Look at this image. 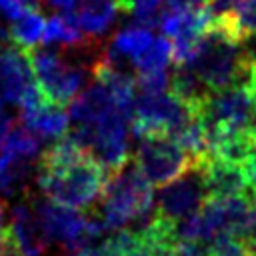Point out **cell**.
Wrapping results in <instances>:
<instances>
[{"instance_id":"obj_10","label":"cell","mask_w":256,"mask_h":256,"mask_svg":"<svg viewBox=\"0 0 256 256\" xmlns=\"http://www.w3.org/2000/svg\"><path fill=\"white\" fill-rule=\"evenodd\" d=\"M0 82L4 86L6 102L18 104L24 90L36 82L28 52L20 50L14 44H8L0 50Z\"/></svg>"},{"instance_id":"obj_23","label":"cell","mask_w":256,"mask_h":256,"mask_svg":"<svg viewBox=\"0 0 256 256\" xmlns=\"http://www.w3.org/2000/svg\"><path fill=\"white\" fill-rule=\"evenodd\" d=\"M134 84H136V88L140 90V94L166 92L168 86H170V72H168V70H158V72L136 74Z\"/></svg>"},{"instance_id":"obj_26","label":"cell","mask_w":256,"mask_h":256,"mask_svg":"<svg viewBox=\"0 0 256 256\" xmlns=\"http://www.w3.org/2000/svg\"><path fill=\"white\" fill-rule=\"evenodd\" d=\"M242 174H244L246 188H248L246 194L256 202V148H254V152L242 162Z\"/></svg>"},{"instance_id":"obj_29","label":"cell","mask_w":256,"mask_h":256,"mask_svg":"<svg viewBox=\"0 0 256 256\" xmlns=\"http://www.w3.org/2000/svg\"><path fill=\"white\" fill-rule=\"evenodd\" d=\"M204 4L206 0H166V8H198Z\"/></svg>"},{"instance_id":"obj_22","label":"cell","mask_w":256,"mask_h":256,"mask_svg":"<svg viewBox=\"0 0 256 256\" xmlns=\"http://www.w3.org/2000/svg\"><path fill=\"white\" fill-rule=\"evenodd\" d=\"M242 40L256 36V0H242L232 12H228Z\"/></svg>"},{"instance_id":"obj_11","label":"cell","mask_w":256,"mask_h":256,"mask_svg":"<svg viewBox=\"0 0 256 256\" xmlns=\"http://www.w3.org/2000/svg\"><path fill=\"white\" fill-rule=\"evenodd\" d=\"M152 40H154V36L150 32V28H144V26L134 24V26H128V28L118 30L112 36V40L108 42V46L100 50V56L108 64L124 70V64L126 62L132 64L150 46Z\"/></svg>"},{"instance_id":"obj_6","label":"cell","mask_w":256,"mask_h":256,"mask_svg":"<svg viewBox=\"0 0 256 256\" xmlns=\"http://www.w3.org/2000/svg\"><path fill=\"white\" fill-rule=\"evenodd\" d=\"M206 198L208 196H206L200 172L196 168H188L182 176L162 184L156 196L154 214L176 224L192 216L194 212H198Z\"/></svg>"},{"instance_id":"obj_24","label":"cell","mask_w":256,"mask_h":256,"mask_svg":"<svg viewBox=\"0 0 256 256\" xmlns=\"http://www.w3.org/2000/svg\"><path fill=\"white\" fill-rule=\"evenodd\" d=\"M210 256H248L246 244L238 238H222L212 244Z\"/></svg>"},{"instance_id":"obj_13","label":"cell","mask_w":256,"mask_h":256,"mask_svg":"<svg viewBox=\"0 0 256 256\" xmlns=\"http://www.w3.org/2000/svg\"><path fill=\"white\" fill-rule=\"evenodd\" d=\"M20 122L38 140H58L68 132V112L64 106L44 100L34 110H20Z\"/></svg>"},{"instance_id":"obj_15","label":"cell","mask_w":256,"mask_h":256,"mask_svg":"<svg viewBox=\"0 0 256 256\" xmlns=\"http://www.w3.org/2000/svg\"><path fill=\"white\" fill-rule=\"evenodd\" d=\"M76 6L78 26L92 40H100L122 14L120 0H78Z\"/></svg>"},{"instance_id":"obj_9","label":"cell","mask_w":256,"mask_h":256,"mask_svg":"<svg viewBox=\"0 0 256 256\" xmlns=\"http://www.w3.org/2000/svg\"><path fill=\"white\" fill-rule=\"evenodd\" d=\"M200 176L206 190V196L210 198H224L234 194L246 192V180L242 174V168L238 164H230L214 154L206 156L198 166H194Z\"/></svg>"},{"instance_id":"obj_34","label":"cell","mask_w":256,"mask_h":256,"mask_svg":"<svg viewBox=\"0 0 256 256\" xmlns=\"http://www.w3.org/2000/svg\"><path fill=\"white\" fill-rule=\"evenodd\" d=\"M246 250H248V256H256V244H246Z\"/></svg>"},{"instance_id":"obj_33","label":"cell","mask_w":256,"mask_h":256,"mask_svg":"<svg viewBox=\"0 0 256 256\" xmlns=\"http://www.w3.org/2000/svg\"><path fill=\"white\" fill-rule=\"evenodd\" d=\"M4 104H6V94H4V86L0 82V108H4Z\"/></svg>"},{"instance_id":"obj_7","label":"cell","mask_w":256,"mask_h":256,"mask_svg":"<svg viewBox=\"0 0 256 256\" xmlns=\"http://www.w3.org/2000/svg\"><path fill=\"white\" fill-rule=\"evenodd\" d=\"M46 236L32 202H18L10 210V222L4 228V252L10 256H42Z\"/></svg>"},{"instance_id":"obj_30","label":"cell","mask_w":256,"mask_h":256,"mask_svg":"<svg viewBox=\"0 0 256 256\" xmlns=\"http://www.w3.org/2000/svg\"><path fill=\"white\" fill-rule=\"evenodd\" d=\"M52 8H56V10H60V12H70V10H74L76 8V4H78V0H46Z\"/></svg>"},{"instance_id":"obj_8","label":"cell","mask_w":256,"mask_h":256,"mask_svg":"<svg viewBox=\"0 0 256 256\" xmlns=\"http://www.w3.org/2000/svg\"><path fill=\"white\" fill-rule=\"evenodd\" d=\"M32 206L36 210V216L48 242L62 244L66 250L80 238L86 224V216L78 208L58 204L50 198L32 200Z\"/></svg>"},{"instance_id":"obj_21","label":"cell","mask_w":256,"mask_h":256,"mask_svg":"<svg viewBox=\"0 0 256 256\" xmlns=\"http://www.w3.org/2000/svg\"><path fill=\"white\" fill-rule=\"evenodd\" d=\"M0 152L10 154V156H18V158H28L34 160L38 158L40 152V140L24 126L12 128L10 134L6 136V140L0 146Z\"/></svg>"},{"instance_id":"obj_12","label":"cell","mask_w":256,"mask_h":256,"mask_svg":"<svg viewBox=\"0 0 256 256\" xmlns=\"http://www.w3.org/2000/svg\"><path fill=\"white\" fill-rule=\"evenodd\" d=\"M114 110H118V108H116L112 94L100 82H94V84L86 86L84 90H80L70 100L68 118L74 124H92V122L102 120L104 116H108Z\"/></svg>"},{"instance_id":"obj_4","label":"cell","mask_w":256,"mask_h":256,"mask_svg":"<svg viewBox=\"0 0 256 256\" xmlns=\"http://www.w3.org/2000/svg\"><path fill=\"white\" fill-rule=\"evenodd\" d=\"M194 110L176 98L172 92L140 94L134 100L130 118V130L136 138L148 134H170L174 136L190 118Z\"/></svg>"},{"instance_id":"obj_32","label":"cell","mask_w":256,"mask_h":256,"mask_svg":"<svg viewBox=\"0 0 256 256\" xmlns=\"http://www.w3.org/2000/svg\"><path fill=\"white\" fill-rule=\"evenodd\" d=\"M4 212H6V208H4V202L0 200V256H2V252H4Z\"/></svg>"},{"instance_id":"obj_20","label":"cell","mask_w":256,"mask_h":256,"mask_svg":"<svg viewBox=\"0 0 256 256\" xmlns=\"http://www.w3.org/2000/svg\"><path fill=\"white\" fill-rule=\"evenodd\" d=\"M164 6H166V0H120L122 14L130 16L138 26H144V28L158 26Z\"/></svg>"},{"instance_id":"obj_19","label":"cell","mask_w":256,"mask_h":256,"mask_svg":"<svg viewBox=\"0 0 256 256\" xmlns=\"http://www.w3.org/2000/svg\"><path fill=\"white\" fill-rule=\"evenodd\" d=\"M170 64H172V42L164 34L154 38L150 42V46L132 62L136 74L168 70Z\"/></svg>"},{"instance_id":"obj_25","label":"cell","mask_w":256,"mask_h":256,"mask_svg":"<svg viewBox=\"0 0 256 256\" xmlns=\"http://www.w3.org/2000/svg\"><path fill=\"white\" fill-rule=\"evenodd\" d=\"M174 256H210V248L208 244L196 242V240H178L176 242V250Z\"/></svg>"},{"instance_id":"obj_28","label":"cell","mask_w":256,"mask_h":256,"mask_svg":"<svg viewBox=\"0 0 256 256\" xmlns=\"http://www.w3.org/2000/svg\"><path fill=\"white\" fill-rule=\"evenodd\" d=\"M14 128V118L12 114H8L4 108H0V146L6 140V136L10 134V130Z\"/></svg>"},{"instance_id":"obj_1","label":"cell","mask_w":256,"mask_h":256,"mask_svg":"<svg viewBox=\"0 0 256 256\" xmlns=\"http://www.w3.org/2000/svg\"><path fill=\"white\" fill-rule=\"evenodd\" d=\"M152 184L144 178L134 162L122 164L106 176L100 194V218L110 232L124 228L130 222H148L154 214Z\"/></svg>"},{"instance_id":"obj_31","label":"cell","mask_w":256,"mask_h":256,"mask_svg":"<svg viewBox=\"0 0 256 256\" xmlns=\"http://www.w3.org/2000/svg\"><path fill=\"white\" fill-rule=\"evenodd\" d=\"M246 132H248V136L252 138V142L256 144V106L252 108V114H250V118H248V122H246Z\"/></svg>"},{"instance_id":"obj_3","label":"cell","mask_w":256,"mask_h":256,"mask_svg":"<svg viewBox=\"0 0 256 256\" xmlns=\"http://www.w3.org/2000/svg\"><path fill=\"white\" fill-rule=\"evenodd\" d=\"M28 58L36 84L40 86L44 98L52 104H68L86 86L90 68H86L84 64H68L60 52L48 48H32L28 52Z\"/></svg>"},{"instance_id":"obj_17","label":"cell","mask_w":256,"mask_h":256,"mask_svg":"<svg viewBox=\"0 0 256 256\" xmlns=\"http://www.w3.org/2000/svg\"><path fill=\"white\" fill-rule=\"evenodd\" d=\"M44 26L46 20L38 10H28L22 16L10 20V28L6 38L10 40V44L18 46L24 52H30L32 48H36V44L42 42V34H44Z\"/></svg>"},{"instance_id":"obj_27","label":"cell","mask_w":256,"mask_h":256,"mask_svg":"<svg viewBox=\"0 0 256 256\" xmlns=\"http://www.w3.org/2000/svg\"><path fill=\"white\" fill-rule=\"evenodd\" d=\"M242 0H206V8L210 10L212 16H222V14H228L232 12Z\"/></svg>"},{"instance_id":"obj_5","label":"cell","mask_w":256,"mask_h":256,"mask_svg":"<svg viewBox=\"0 0 256 256\" xmlns=\"http://www.w3.org/2000/svg\"><path fill=\"white\" fill-rule=\"evenodd\" d=\"M138 140L134 164L152 186H162L192 168L190 156L170 134H148Z\"/></svg>"},{"instance_id":"obj_2","label":"cell","mask_w":256,"mask_h":256,"mask_svg":"<svg viewBox=\"0 0 256 256\" xmlns=\"http://www.w3.org/2000/svg\"><path fill=\"white\" fill-rule=\"evenodd\" d=\"M106 176L108 174L102 170V166L86 154L60 170L40 168L36 180L46 198L80 210L88 208L96 198H100Z\"/></svg>"},{"instance_id":"obj_14","label":"cell","mask_w":256,"mask_h":256,"mask_svg":"<svg viewBox=\"0 0 256 256\" xmlns=\"http://www.w3.org/2000/svg\"><path fill=\"white\" fill-rule=\"evenodd\" d=\"M42 44H46V46L56 44V46L70 48V50H90L92 52V48H96L98 40H92L82 32L74 12L70 10V12L54 14L46 20Z\"/></svg>"},{"instance_id":"obj_35","label":"cell","mask_w":256,"mask_h":256,"mask_svg":"<svg viewBox=\"0 0 256 256\" xmlns=\"http://www.w3.org/2000/svg\"><path fill=\"white\" fill-rule=\"evenodd\" d=\"M4 38H6V32H4V30H2V26H0V42H2Z\"/></svg>"},{"instance_id":"obj_18","label":"cell","mask_w":256,"mask_h":256,"mask_svg":"<svg viewBox=\"0 0 256 256\" xmlns=\"http://www.w3.org/2000/svg\"><path fill=\"white\" fill-rule=\"evenodd\" d=\"M32 162L34 160L0 152V192L12 196L18 190H22L32 174Z\"/></svg>"},{"instance_id":"obj_16","label":"cell","mask_w":256,"mask_h":256,"mask_svg":"<svg viewBox=\"0 0 256 256\" xmlns=\"http://www.w3.org/2000/svg\"><path fill=\"white\" fill-rule=\"evenodd\" d=\"M168 90L176 98L186 102L192 110L198 108L200 104H204V100L210 94V90L202 84V80L196 76V72L190 66H186V64H174V70L170 74Z\"/></svg>"}]
</instances>
